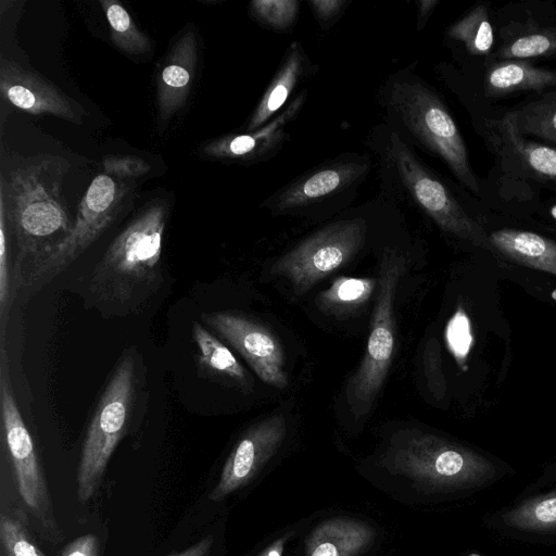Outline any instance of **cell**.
<instances>
[{
	"label": "cell",
	"mask_w": 556,
	"mask_h": 556,
	"mask_svg": "<svg viewBox=\"0 0 556 556\" xmlns=\"http://www.w3.org/2000/svg\"><path fill=\"white\" fill-rule=\"evenodd\" d=\"M68 162L38 154L18 160L1 173L0 194L7 219L17 239L20 256L37 255L72 228L63 197Z\"/></svg>",
	"instance_id": "cell-1"
},
{
	"label": "cell",
	"mask_w": 556,
	"mask_h": 556,
	"mask_svg": "<svg viewBox=\"0 0 556 556\" xmlns=\"http://www.w3.org/2000/svg\"><path fill=\"white\" fill-rule=\"evenodd\" d=\"M166 219V203L154 202L111 242L90 277L89 291L98 301L127 305L156 287Z\"/></svg>",
	"instance_id": "cell-2"
},
{
	"label": "cell",
	"mask_w": 556,
	"mask_h": 556,
	"mask_svg": "<svg viewBox=\"0 0 556 556\" xmlns=\"http://www.w3.org/2000/svg\"><path fill=\"white\" fill-rule=\"evenodd\" d=\"M382 464L433 488L473 485L495 473L494 465L482 455L417 429L395 433Z\"/></svg>",
	"instance_id": "cell-3"
},
{
	"label": "cell",
	"mask_w": 556,
	"mask_h": 556,
	"mask_svg": "<svg viewBox=\"0 0 556 556\" xmlns=\"http://www.w3.org/2000/svg\"><path fill=\"white\" fill-rule=\"evenodd\" d=\"M406 268L405 257L386 248L379 265L370 333L362 362L345 387V401L355 420L366 416L379 395L395 346L394 298Z\"/></svg>",
	"instance_id": "cell-4"
},
{
	"label": "cell",
	"mask_w": 556,
	"mask_h": 556,
	"mask_svg": "<svg viewBox=\"0 0 556 556\" xmlns=\"http://www.w3.org/2000/svg\"><path fill=\"white\" fill-rule=\"evenodd\" d=\"M136 392V363L128 352L116 364L86 432L76 475L81 503L100 488L110 458L130 424Z\"/></svg>",
	"instance_id": "cell-5"
},
{
	"label": "cell",
	"mask_w": 556,
	"mask_h": 556,
	"mask_svg": "<svg viewBox=\"0 0 556 556\" xmlns=\"http://www.w3.org/2000/svg\"><path fill=\"white\" fill-rule=\"evenodd\" d=\"M390 104L410 134L440 156L465 188L478 195L480 185L465 141L441 99L419 79L399 77L390 89Z\"/></svg>",
	"instance_id": "cell-6"
},
{
	"label": "cell",
	"mask_w": 556,
	"mask_h": 556,
	"mask_svg": "<svg viewBox=\"0 0 556 556\" xmlns=\"http://www.w3.org/2000/svg\"><path fill=\"white\" fill-rule=\"evenodd\" d=\"M127 192V186L116 178L96 176L81 198L71 230L35 255L27 282L35 286L67 268L112 224Z\"/></svg>",
	"instance_id": "cell-7"
},
{
	"label": "cell",
	"mask_w": 556,
	"mask_h": 556,
	"mask_svg": "<svg viewBox=\"0 0 556 556\" xmlns=\"http://www.w3.org/2000/svg\"><path fill=\"white\" fill-rule=\"evenodd\" d=\"M366 231V223L361 218L332 223L278 257L270 275L287 279L293 293L303 295L362 250Z\"/></svg>",
	"instance_id": "cell-8"
},
{
	"label": "cell",
	"mask_w": 556,
	"mask_h": 556,
	"mask_svg": "<svg viewBox=\"0 0 556 556\" xmlns=\"http://www.w3.org/2000/svg\"><path fill=\"white\" fill-rule=\"evenodd\" d=\"M0 404L2 429L17 490L27 509L49 533H58L48 484L31 435L16 404L9 374L8 355L1 345Z\"/></svg>",
	"instance_id": "cell-9"
},
{
	"label": "cell",
	"mask_w": 556,
	"mask_h": 556,
	"mask_svg": "<svg viewBox=\"0 0 556 556\" xmlns=\"http://www.w3.org/2000/svg\"><path fill=\"white\" fill-rule=\"evenodd\" d=\"M388 155L408 195L441 230L477 245L489 242L479 224L396 132L390 135Z\"/></svg>",
	"instance_id": "cell-10"
},
{
	"label": "cell",
	"mask_w": 556,
	"mask_h": 556,
	"mask_svg": "<svg viewBox=\"0 0 556 556\" xmlns=\"http://www.w3.org/2000/svg\"><path fill=\"white\" fill-rule=\"evenodd\" d=\"M202 320L237 350L265 383L277 389L288 386L282 346L268 328L231 312L203 314Z\"/></svg>",
	"instance_id": "cell-11"
},
{
	"label": "cell",
	"mask_w": 556,
	"mask_h": 556,
	"mask_svg": "<svg viewBox=\"0 0 556 556\" xmlns=\"http://www.w3.org/2000/svg\"><path fill=\"white\" fill-rule=\"evenodd\" d=\"M287 434V419L273 414L252 425L239 439L226 459L218 482L208 498L220 502L249 483L276 454Z\"/></svg>",
	"instance_id": "cell-12"
},
{
	"label": "cell",
	"mask_w": 556,
	"mask_h": 556,
	"mask_svg": "<svg viewBox=\"0 0 556 556\" xmlns=\"http://www.w3.org/2000/svg\"><path fill=\"white\" fill-rule=\"evenodd\" d=\"M0 96L29 114H49L75 124H80L86 114L54 84L5 58L0 61Z\"/></svg>",
	"instance_id": "cell-13"
},
{
	"label": "cell",
	"mask_w": 556,
	"mask_h": 556,
	"mask_svg": "<svg viewBox=\"0 0 556 556\" xmlns=\"http://www.w3.org/2000/svg\"><path fill=\"white\" fill-rule=\"evenodd\" d=\"M368 162L361 160L339 161L321 166L296 182L289 185L269 199L268 206L277 213H286L315 204L325 198L346 190L361 180L368 170Z\"/></svg>",
	"instance_id": "cell-14"
},
{
	"label": "cell",
	"mask_w": 556,
	"mask_h": 556,
	"mask_svg": "<svg viewBox=\"0 0 556 556\" xmlns=\"http://www.w3.org/2000/svg\"><path fill=\"white\" fill-rule=\"evenodd\" d=\"M197 59V37L192 29H188L172 46L156 79V106L161 122H167L185 105Z\"/></svg>",
	"instance_id": "cell-15"
},
{
	"label": "cell",
	"mask_w": 556,
	"mask_h": 556,
	"mask_svg": "<svg viewBox=\"0 0 556 556\" xmlns=\"http://www.w3.org/2000/svg\"><path fill=\"white\" fill-rule=\"evenodd\" d=\"M303 91L274 119L248 134L218 138L204 147V153L214 159L257 160L274 152L286 136L287 126L298 116L305 101Z\"/></svg>",
	"instance_id": "cell-16"
},
{
	"label": "cell",
	"mask_w": 556,
	"mask_h": 556,
	"mask_svg": "<svg viewBox=\"0 0 556 556\" xmlns=\"http://www.w3.org/2000/svg\"><path fill=\"white\" fill-rule=\"evenodd\" d=\"M375 531L367 523L351 518L321 522L307 538L306 556H357L372 542Z\"/></svg>",
	"instance_id": "cell-17"
},
{
	"label": "cell",
	"mask_w": 556,
	"mask_h": 556,
	"mask_svg": "<svg viewBox=\"0 0 556 556\" xmlns=\"http://www.w3.org/2000/svg\"><path fill=\"white\" fill-rule=\"evenodd\" d=\"M489 242L505 257L556 276V242L535 232L504 228L493 231Z\"/></svg>",
	"instance_id": "cell-18"
},
{
	"label": "cell",
	"mask_w": 556,
	"mask_h": 556,
	"mask_svg": "<svg viewBox=\"0 0 556 556\" xmlns=\"http://www.w3.org/2000/svg\"><path fill=\"white\" fill-rule=\"evenodd\" d=\"M556 86V72L535 67L523 60H504L485 74L484 90L489 97H502L517 91H541Z\"/></svg>",
	"instance_id": "cell-19"
},
{
	"label": "cell",
	"mask_w": 556,
	"mask_h": 556,
	"mask_svg": "<svg viewBox=\"0 0 556 556\" xmlns=\"http://www.w3.org/2000/svg\"><path fill=\"white\" fill-rule=\"evenodd\" d=\"M305 68V56L302 47L293 42L285 60L268 85L248 124V131L255 130L267 124L285 105L292 90L298 85Z\"/></svg>",
	"instance_id": "cell-20"
},
{
	"label": "cell",
	"mask_w": 556,
	"mask_h": 556,
	"mask_svg": "<svg viewBox=\"0 0 556 556\" xmlns=\"http://www.w3.org/2000/svg\"><path fill=\"white\" fill-rule=\"evenodd\" d=\"M192 337L198 348L199 367L203 371L228 379L241 389L250 387L249 374L222 341L198 323L193 324Z\"/></svg>",
	"instance_id": "cell-21"
},
{
	"label": "cell",
	"mask_w": 556,
	"mask_h": 556,
	"mask_svg": "<svg viewBox=\"0 0 556 556\" xmlns=\"http://www.w3.org/2000/svg\"><path fill=\"white\" fill-rule=\"evenodd\" d=\"M496 129L506 147L540 177L556 181V148L527 140L505 115L496 121Z\"/></svg>",
	"instance_id": "cell-22"
},
{
	"label": "cell",
	"mask_w": 556,
	"mask_h": 556,
	"mask_svg": "<svg viewBox=\"0 0 556 556\" xmlns=\"http://www.w3.org/2000/svg\"><path fill=\"white\" fill-rule=\"evenodd\" d=\"M376 287L371 278L340 277L317 296L316 305L324 314L342 316L366 303Z\"/></svg>",
	"instance_id": "cell-23"
},
{
	"label": "cell",
	"mask_w": 556,
	"mask_h": 556,
	"mask_svg": "<svg viewBox=\"0 0 556 556\" xmlns=\"http://www.w3.org/2000/svg\"><path fill=\"white\" fill-rule=\"evenodd\" d=\"M506 116L520 135L535 136L556 144V92L544 94Z\"/></svg>",
	"instance_id": "cell-24"
},
{
	"label": "cell",
	"mask_w": 556,
	"mask_h": 556,
	"mask_svg": "<svg viewBox=\"0 0 556 556\" xmlns=\"http://www.w3.org/2000/svg\"><path fill=\"white\" fill-rule=\"evenodd\" d=\"M110 28L113 43L128 54H143L151 50L150 38L134 23L131 15L116 0L99 1Z\"/></svg>",
	"instance_id": "cell-25"
},
{
	"label": "cell",
	"mask_w": 556,
	"mask_h": 556,
	"mask_svg": "<svg viewBox=\"0 0 556 556\" xmlns=\"http://www.w3.org/2000/svg\"><path fill=\"white\" fill-rule=\"evenodd\" d=\"M447 36L462 42L468 53L486 55L494 43L493 27L486 5H476L448 28Z\"/></svg>",
	"instance_id": "cell-26"
},
{
	"label": "cell",
	"mask_w": 556,
	"mask_h": 556,
	"mask_svg": "<svg viewBox=\"0 0 556 556\" xmlns=\"http://www.w3.org/2000/svg\"><path fill=\"white\" fill-rule=\"evenodd\" d=\"M504 521L520 530L556 529V490L519 504L504 516Z\"/></svg>",
	"instance_id": "cell-27"
},
{
	"label": "cell",
	"mask_w": 556,
	"mask_h": 556,
	"mask_svg": "<svg viewBox=\"0 0 556 556\" xmlns=\"http://www.w3.org/2000/svg\"><path fill=\"white\" fill-rule=\"evenodd\" d=\"M0 542L5 556H46L34 543L27 527V517L20 508L2 510Z\"/></svg>",
	"instance_id": "cell-28"
},
{
	"label": "cell",
	"mask_w": 556,
	"mask_h": 556,
	"mask_svg": "<svg viewBox=\"0 0 556 556\" xmlns=\"http://www.w3.org/2000/svg\"><path fill=\"white\" fill-rule=\"evenodd\" d=\"M556 53V33L539 30L525 34L507 42L500 51L504 60H526Z\"/></svg>",
	"instance_id": "cell-29"
},
{
	"label": "cell",
	"mask_w": 556,
	"mask_h": 556,
	"mask_svg": "<svg viewBox=\"0 0 556 556\" xmlns=\"http://www.w3.org/2000/svg\"><path fill=\"white\" fill-rule=\"evenodd\" d=\"M252 15L276 30L289 29L295 22L300 2L296 0H255L250 4Z\"/></svg>",
	"instance_id": "cell-30"
},
{
	"label": "cell",
	"mask_w": 556,
	"mask_h": 556,
	"mask_svg": "<svg viewBox=\"0 0 556 556\" xmlns=\"http://www.w3.org/2000/svg\"><path fill=\"white\" fill-rule=\"evenodd\" d=\"M7 212L3 197L0 194V319H1V343L4 338L5 313L10 308V274L7 243Z\"/></svg>",
	"instance_id": "cell-31"
},
{
	"label": "cell",
	"mask_w": 556,
	"mask_h": 556,
	"mask_svg": "<svg viewBox=\"0 0 556 556\" xmlns=\"http://www.w3.org/2000/svg\"><path fill=\"white\" fill-rule=\"evenodd\" d=\"M102 167L106 175L118 179L138 178L151 169L149 163L139 156L125 154H108L102 159Z\"/></svg>",
	"instance_id": "cell-32"
},
{
	"label": "cell",
	"mask_w": 556,
	"mask_h": 556,
	"mask_svg": "<svg viewBox=\"0 0 556 556\" xmlns=\"http://www.w3.org/2000/svg\"><path fill=\"white\" fill-rule=\"evenodd\" d=\"M61 556H100L99 539L92 533L78 536L64 546Z\"/></svg>",
	"instance_id": "cell-33"
},
{
	"label": "cell",
	"mask_w": 556,
	"mask_h": 556,
	"mask_svg": "<svg viewBox=\"0 0 556 556\" xmlns=\"http://www.w3.org/2000/svg\"><path fill=\"white\" fill-rule=\"evenodd\" d=\"M346 1L342 0H312L309 5L321 25H329L342 12Z\"/></svg>",
	"instance_id": "cell-34"
},
{
	"label": "cell",
	"mask_w": 556,
	"mask_h": 556,
	"mask_svg": "<svg viewBox=\"0 0 556 556\" xmlns=\"http://www.w3.org/2000/svg\"><path fill=\"white\" fill-rule=\"evenodd\" d=\"M212 546L213 536L206 535L184 551L169 554L168 556H210Z\"/></svg>",
	"instance_id": "cell-35"
},
{
	"label": "cell",
	"mask_w": 556,
	"mask_h": 556,
	"mask_svg": "<svg viewBox=\"0 0 556 556\" xmlns=\"http://www.w3.org/2000/svg\"><path fill=\"white\" fill-rule=\"evenodd\" d=\"M418 4V20H417V27L418 29L424 28L426 25L428 18L430 17L431 13L435 9V7L439 4L438 0H420L417 2Z\"/></svg>",
	"instance_id": "cell-36"
},
{
	"label": "cell",
	"mask_w": 556,
	"mask_h": 556,
	"mask_svg": "<svg viewBox=\"0 0 556 556\" xmlns=\"http://www.w3.org/2000/svg\"><path fill=\"white\" fill-rule=\"evenodd\" d=\"M283 549V541L278 540L266 547L258 556H281Z\"/></svg>",
	"instance_id": "cell-37"
},
{
	"label": "cell",
	"mask_w": 556,
	"mask_h": 556,
	"mask_svg": "<svg viewBox=\"0 0 556 556\" xmlns=\"http://www.w3.org/2000/svg\"><path fill=\"white\" fill-rule=\"evenodd\" d=\"M549 213H551L552 217H553L554 219H556V204H554V205L551 207Z\"/></svg>",
	"instance_id": "cell-38"
},
{
	"label": "cell",
	"mask_w": 556,
	"mask_h": 556,
	"mask_svg": "<svg viewBox=\"0 0 556 556\" xmlns=\"http://www.w3.org/2000/svg\"><path fill=\"white\" fill-rule=\"evenodd\" d=\"M468 556H480V555H479V554H475V553H472V554H470V555H468Z\"/></svg>",
	"instance_id": "cell-39"
},
{
	"label": "cell",
	"mask_w": 556,
	"mask_h": 556,
	"mask_svg": "<svg viewBox=\"0 0 556 556\" xmlns=\"http://www.w3.org/2000/svg\"><path fill=\"white\" fill-rule=\"evenodd\" d=\"M1 556H5V555L2 553Z\"/></svg>",
	"instance_id": "cell-40"
}]
</instances>
